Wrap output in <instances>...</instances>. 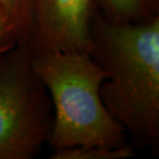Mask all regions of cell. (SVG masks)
<instances>
[{
  "label": "cell",
  "instance_id": "4",
  "mask_svg": "<svg viewBox=\"0 0 159 159\" xmlns=\"http://www.w3.org/2000/svg\"><path fill=\"white\" fill-rule=\"evenodd\" d=\"M98 11V0H32L30 52L90 54L92 23Z\"/></svg>",
  "mask_w": 159,
  "mask_h": 159
},
{
  "label": "cell",
  "instance_id": "3",
  "mask_svg": "<svg viewBox=\"0 0 159 159\" xmlns=\"http://www.w3.org/2000/svg\"><path fill=\"white\" fill-rule=\"evenodd\" d=\"M54 122L46 86L26 44L0 55V159H33L49 143Z\"/></svg>",
  "mask_w": 159,
  "mask_h": 159
},
{
  "label": "cell",
  "instance_id": "8",
  "mask_svg": "<svg viewBox=\"0 0 159 159\" xmlns=\"http://www.w3.org/2000/svg\"><path fill=\"white\" fill-rule=\"evenodd\" d=\"M17 43L14 24L5 8L0 3V55L11 49Z\"/></svg>",
  "mask_w": 159,
  "mask_h": 159
},
{
  "label": "cell",
  "instance_id": "9",
  "mask_svg": "<svg viewBox=\"0 0 159 159\" xmlns=\"http://www.w3.org/2000/svg\"><path fill=\"white\" fill-rule=\"evenodd\" d=\"M158 1H159V0H158Z\"/></svg>",
  "mask_w": 159,
  "mask_h": 159
},
{
  "label": "cell",
  "instance_id": "2",
  "mask_svg": "<svg viewBox=\"0 0 159 159\" xmlns=\"http://www.w3.org/2000/svg\"><path fill=\"white\" fill-rule=\"evenodd\" d=\"M32 66L50 94L54 109L53 150L79 146L120 147L124 127L110 115L100 97L107 72L88 53H31Z\"/></svg>",
  "mask_w": 159,
  "mask_h": 159
},
{
  "label": "cell",
  "instance_id": "7",
  "mask_svg": "<svg viewBox=\"0 0 159 159\" xmlns=\"http://www.w3.org/2000/svg\"><path fill=\"white\" fill-rule=\"evenodd\" d=\"M14 24L17 44H28L32 33V0H0Z\"/></svg>",
  "mask_w": 159,
  "mask_h": 159
},
{
  "label": "cell",
  "instance_id": "5",
  "mask_svg": "<svg viewBox=\"0 0 159 159\" xmlns=\"http://www.w3.org/2000/svg\"><path fill=\"white\" fill-rule=\"evenodd\" d=\"M107 20L118 23L141 22L159 14L158 0H98Z\"/></svg>",
  "mask_w": 159,
  "mask_h": 159
},
{
  "label": "cell",
  "instance_id": "6",
  "mask_svg": "<svg viewBox=\"0 0 159 159\" xmlns=\"http://www.w3.org/2000/svg\"><path fill=\"white\" fill-rule=\"evenodd\" d=\"M135 155L134 147L128 143L120 147L107 146H79L55 149L51 159H121Z\"/></svg>",
  "mask_w": 159,
  "mask_h": 159
},
{
  "label": "cell",
  "instance_id": "1",
  "mask_svg": "<svg viewBox=\"0 0 159 159\" xmlns=\"http://www.w3.org/2000/svg\"><path fill=\"white\" fill-rule=\"evenodd\" d=\"M92 59L107 72L100 97L138 148L159 147V14L118 23L100 11L92 23Z\"/></svg>",
  "mask_w": 159,
  "mask_h": 159
}]
</instances>
